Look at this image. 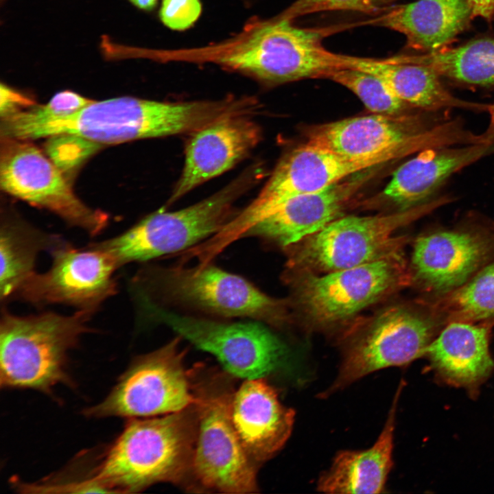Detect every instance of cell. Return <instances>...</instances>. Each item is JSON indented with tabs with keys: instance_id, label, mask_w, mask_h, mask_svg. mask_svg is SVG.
Instances as JSON below:
<instances>
[{
	"instance_id": "obj_1",
	"label": "cell",
	"mask_w": 494,
	"mask_h": 494,
	"mask_svg": "<svg viewBox=\"0 0 494 494\" xmlns=\"http://www.w3.org/2000/svg\"><path fill=\"white\" fill-rule=\"evenodd\" d=\"M198 430L194 405L180 412L129 419L89 473L102 493H134L193 477Z\"/></svg>"
},
{
	"instance_id": "obj_2",
	"label": "cell",
	"mask_w": 494,
	"mask_h": 494,
	"mask_svg": "<svg viewBox=\"0 0 494 494\" xmlns=\"http://www.w3.org/2000/svg\"><path fill=\"white\" fill-rule=\"evenodd\" d=\"M226 99L162 102L132 97L92 101L79 110L32 124L4 127L2 134L28 140L67 133L99 144L192 132L226 116Z\"/></svg>"
},
{
	"instance_id": "obj_3",
	"label": "cell",
	"mask_w": 494,
	"mask_h": 494,
	"mask_svg": "<svg viewBox=\"0 0 494 494\" xmlns=\"http://www.w3.org/2000/svg\"><path fill=\"white\" fill-rule=\"evenodd\" d=\"M136 298L222 317L249 318L280 325L287 303L272 297L244 277L209 263L193 267L152 266L134 279Z\"/></svg>"
},
{
	"instance_id": "obj_4",
	"label": "cell",
	"mask_w": 494,
	"mask_h": 494,
	"mask_svg": "<svg viewBox=\"0 0 494 494\" xmlns=\"http://www.w3.org/2000/svg\"><path fill=\"white\" fill-rule=\"evenodd\" d=\"M92 313L71 316L47 312L18 316L2 314L0 323V385L50 395L59 384L73 386L68 353L89 331Z\"/></svg>"
},
{
	"instance_id": "obj_5",
	"label": "cell",
	"mask_w": 494,
	"mask_h": 494,
	"mask_svg": "<svg viewBox=\"0 0 494 494\" xmlns=\"http://www.w3.org/2000/svg\"><path fill=\"white\" fill-rule=\"evenodd\" d=\"M353 26L300 27L277 17L252 28L221 52L216 61L268 84L318 78L328 70L342 67V54L327 49L323 39Z\"/></svg>"
},
{
	"instance_id": "obj_6",
	"label": "cell",
	"mask_w": 494,
	"mask_h": 494,
	"mask_svg": "<svg viewBox=\"0 0 494 494\" xmlns=\"http://www.w3.org/2000/svg\"><path fill=\"white\" fill-rule=\"evenodd\" d=\"M259 176L252 167L220 191L189 207L158 211L115 237L91 244L119 266L185 251L219 232L234 216L236 200Z\"/></svg>"
},
{
	"instance_id": "obj_7",
	"label": "cell",
	"mask_w": 494,
	"mask_h": 494,
	"mask_svg": "<svg viewBox=\"0 0 494 494\" xmlns=\"http://www.w3.org/2000/svg\"><path fill=\"white\" fill-rule=\"evenodd\" d=\"M307 141L353 160L391 161L427 148L473 144L478 136L458 120L431 126L418 115L374 113L313 126Z\"/></svg>"
},
{
	"instance_id": "obj_8",
	"label": "cell",
	"mask_w": 494,
	"mask_h": 494,
	"mask_svg": "<svg viewBox=\"0 0 494 494\" xmlns=\"http://www.w3.org/2000/svg\"><path fill=\"white\" fill-rule=\"evenodd\" d=\"M442 203L438 200L390 214L342 215L286 248L289 272H330L364 264L403 248L407 238L394 236L395 231Z\"/></svg>"
},
{
	"instance_id": "obj_9",
	"label": "cell",
	"mask_w": 494,
	"mask_h": 494,
	"mask_svg": "<svg viewBox=\"0 0 494 494\" xmlns=\"http://www.w3.org/2000/svg\"><path fill=\"white\" fill-rule=\"evenodd\" d=\"M198 430L193 477L204 488L231 494L257 491L255 463L244 449L233 426L231 405L234 391L215 374L193 379Z\"/></svg>"
},
{
	"instance_id": "obj_10",
	"label": "cell",
	"mask_w": 494,
	"mask_h": 494,
	"mask_svg": "<svg viewBox=\"0 0 494 494\" xmlns=\"http://www.w3.org/2000/svg\"><path fill=\"white\" fill-rule=\"evenodd\" d=\"M403 248L352 268L323 274L305 272L294 280L298 307L317 326L352 318L412 281Z\"/></svg>"
},
{
	"instance_id": "obj_11",
	"label": "cell",
	"mask_w": 494,
	"mask_h": 494,
	"mask_svg": "<svg viewBox=\"0 0 494 494\" xmlns=\"http://www.w3.org/2000/svg\"><path fill=\"white\" fill-rule=\"evenodd\" d=\"M180 337L135 358L99 403L85 408L91 418H146L174 413L196 403L192 374L184 366Z\"/></svg>"
},
{
	"instance_id": "obj_12",
	"label": "cell",
	"mask_w": 494,
	"mask_h": 494,
	"mask_svg": "<svg viewBox=\"0 0 494 494\" xmlns=\"http://www.w3.org/2000/svg\"><path fill=\"white\" fill-rule=\"evenodd\" d=\"M136 301L150 320L164 324L198 349L212 354L235 377L264 378L285 360L286 346L258 321L220 322L176 313L145 299Z\"/></svg>"
},
{
	"instance_id": "obj_13",
	"label": "cell",
	"mask_w": 494,
	"mask_h": 494,
	"mask_svg": "<svg viewBox=\"0 0 494 494\" xmlns=\"http://www.w3.org/2000/svg\"><path fill=\"white\" fill-rule=\"evenodd\" d=\"M387 161L345 158L307 141L281 158L258 196L226 224L223 233L236 242L286 200L322 190Z\"/></svg>"
},
{
	"instance_id": "obj_14",
	"label": "cell",
	"mask_w": 494,
	"mask_h": 494,
	"mask_svg": "<svg viewBox=\"0 0 494 494\" xmlns=\"http://www.w3.org/2000/svg\"><path fill=\"white\" fill-rule=\"evenodd\" d=\"M434 332L433 319L414 307L396 305L381 310L351 339L338 375L324 395L376 370L424 356Z\"/></svg>"
},
{
	"instance_id": "obj_15",
	"label": "cell",
	"mask_w": 494,
	"mask_h": 494,
	"mask_svg": "<svg viewBox=\"0 0 494 494\" xmlns=\"http://www.w3.org/2000/svg\"><path fill=\"white\" fill-rule=\"evenodd\" d=\"M0 184L6 193L46 209L91 235L107 225L108 215L73 193L62 172L27 140L1 137Z\"/></svg>"
},
{
	"instance_id": "obj_16",
	"label": "cell",
	"mask_w": 494,
	"mask_h": 494,
	"mask_svg": "<svg viewBox=\"0 0 494 494\" xmlns=\"http://www.w3.org/2000/svg\"><path fill=\"white\" fill-rule=\"evenodd\" d=\"M51 252L50 268L34 272L15 295L33 304H64L93 314L115 294L113 274L119 266L108 252L92 245L78 249L66 244Z\"/></svg>"
},
{
	"instance_id": "obj_17",
	"label": "cell",
	"mask_w": 494,
	"mask_h": 494,
	"mask_svg": "<svg viewBox=\"0 0 494 494\" xmlns=\"http://www.w3.org/2000/svg\"><path fill=\"white\" fill-rule=\"evenodd\" d=\"M493 250V239L477 231H437L419 237L412 252V279L427 291L448 292L464 284Z\"/></svg>"
},
{
	"instance_id": "obj_18",
	"label": "cell",
	"mask_w": 494,
	"mask_h": 494,
	"mask_svg": "<svg viewBox=\"0 0 494 494\" xmlns=\"http://www.w3.org/2000/svg\"><path fill=\"white\" fill-rule=\"evenodd\" d=\"M248 116L224 117L193 133L186 146L183 172L168 204L231 169L257 145L261 130Z\"/></svg>"
},
{
	"instance_id": "obj_19",
	"label": "cell",
	"mask_w": 494,
	"mask_h": 494,
	"mask_svg": "<svg viewBox=\"0 0 494 494\" xmlns=\"http://www.w3.org/2000/svg\"><path fill=\"white\" fill-rule=\"evenodd\" d=\"M322 190L286 200L255 225L246 237H257L287 248L342 216L348 203L371 176L367 170Z\"/></svg>"
},
{
	"instance_id": "obj_20",
	"label": "cell",
	"mask_w": 494,
	"mask_h": 494,
	"mask_svg": "<svg viewBox=\"0 0 494 494\" xmlns=\"http://www.w3.org/2000/svg\"><path fill=\"white\" fill-rule=\"evenodd\" d=\"M231 419L240 443L255 463L272 457L289 438L294 411L283 405L264 378L246 379L234 392Z\"/></svg>"
},
{
	"instance_id": "obj_21",
	"label": "cell",
	"mask_w": 494,
	"mask_h": 494,
	"mask_svg": "<svg viewBox=\"0 0 494 494\" xmlns=\"http://www.w3.org/2000/svg\"><path fill=\"white\" fill-rule=\"evenodd\" d=\"M491 326L451 322L430 342L424 356L440 384L463 388L472 399L478 396L480 386L494 372L489 351Z\"/></svg>"
},
{
	"instance_id": "obj_22",
	"label": "cell",
	"mask_w": 494,
	"mask_h": 494,
	"mask_svg": "<svg viewBox=\"0 0 494 494\" xmlns=\"http://www.w3.org/2000/svg\"><path fill=\"white\" fill-rule=\"evenodd\" d=\"M427 148L400 165L379 194L397 211L420 206L454 173L494 151V143Z\"/></svg>"
},
{
	"instance_id": "obj_23",
	"label": "cell",
	"mask_w": 494,
	"mask_h": 494,
	"mask_svg": "<svg viewBox=\"0 0 494 494\" xmlns=\"http://www.w3.org/2000/svg\"><path fill=\"white\" fill-rule=\"evenodd\" d=\"M471 17L466 0H418L387 6L377 16L362 23L401 33L407 47L427 53L447 47Z\"/></svg>"
},
{
	"instance_id": "obj_24",
	"label": "cell",
	"mask_w": 494,
	"mask_h": 494,
	"mask_svg": "<svg viewBox=\"0 0 494 494\" xmlns=\"http://www.w3.org/2000/svg\"><path fill=\"white\" fill-rule=\"evenodd\" d=\"M342 63L343 67L375 75L412 107L428 112L452 108L476 111L488 109L489 104L454 96L443 85L436 73L424 65L405 61L401 56L373 58L342 54Z\"/></svg>"
},
{
	"instance_id": "obj_25",
	"label": "cell",
	"mask_w": 494,
	"mask_h": 494,
	"mask_svg": "<svg viewBox=\"0 0 494 494\" xmlns=\"http://www.w3.org/2000/svg\"><path fill=\"white\" fill-rule=\"evenodd\" d=\"M403 385L401 381L384 428L373 445L362 451H340L329 470L319 478V491L337 494H375L384 491L393 464L396 412Z\"/></svg>"
},
{
	"instance_id": "obj_26",
	"label": "cell",
	"mask_w": 494,
	"mask_h": 494,
	"mask_svg": "<svg viewBox=\"0 0 494 494\" xmlns=\"http://www.w3.org/2000/svg\"><path fill=\"white\" fill-rule=\"evenodd\" d=\"M62 243L26 225L5 222L0 233V296L1 301L14 296L34 272L37 255Z\"/></svg>"
},
{
	"instance_id": "obj_27",
	"label": "cell",
	"mask_w": 494,
	"mask_h": 494,
	"mask_svg": "<svg viewBox=\"0 0 494 494\" xmlns=\"http://www.w3.org/2000/svg\"><path fill=\"white\" fill-rule=\"evenodd\" d=\"M401 57L405 61L430 68L440 77L471 85H494L493 38L476 39L457 47Z\"/></svg>"
},
{
	"instance_id": "obj_28",
	"label": "cell",
	"mask_w": 494,
	"mask_h": 494,
	"mask_svg": "<svg viewBox=\"0 0 494 494\" xmlns=\"http://www.w3.org/2000/svg\"><path fill=\"white\" fill-rule=\"evenodd\" d=\"M436 318L447 322L478 321L494 317V263L466 284L445 293L431 306Z\"/></svg>"
},
{
	"instance_id": "obj_29",
	"label": "cell",
	"mask_w": 494,
	"mask_h": 494,
	"mask_svg": "<svg viewBox=\"0 0 494 494\" xmlns=\"http://www.w3.org/2000/svg\"><path fill=\"white\" fill-rule=\"evenodd\" d=\"M328 79L355 94L364 106L375 114H407L410 106L399 99L379 78L370 73L349 67L328 70L319 78Z\"/></svg>"
},
{
	"instance_id": "obj_30",
	"label": "cell",
	"mask_w": 494,
	"mask_h": 494,
	"mask_svg": "<svg viewBox=\"0 0 494 494\" xmlns=\"http://www.w3.org/2000/svg\"><path fill=\"white\" fill-rule=\"evenodd\" d=\"M93 100L75 92L64 91L54 95L44 105H34L1 118V126L36 123L48 119L71 115L90 104Z\"/></svg>"
},
{
	"instance_id": "obj_31",
	"label": "cell",
	"mask_w": 494,
	"mask_h": 494,
	"mask_svg": "<svg viewBox=\"0 0 494 494\" xmlns=\"http://www.w3.org/2000/svg\"><path fill=\"white\" fill-rule=\"evenodd\" d=\"M48 137L45 152L62 172L75 168L102 145L73 134L62 133Z\"/></svg>"
},
{
	"instance_id": "obj_32",
	"label": "cell",
	"mask_w": 494,
	"mask_h": 494,
	"mask_svg": "<svg viewBox=\"0 0 494 494\" xmlns=\"http://www.w3.org/2000/svg\"><path fill=\"white\" fill-rule=\"evenodd\" d=\"M327 11H353L377 14L364 0H296L279 18L292 21L306 14Z\"/></svg>"
},
{
	"instance_id": "obj_33",
	"label": "cell",
	"mask_w": 494,
	"mask_h": 494,
	"mask_svg": "<svg viewBox=\"0 0 494 494\" xmlns=\"http://www.w3.org/2000/svg\"><path fill=\"white\" fill-rule=\"evenodd\" d=\"M201 12L200 0H162L159 18L166 27L180 31L190 27Z\"/></svg>"
},
{
	"instance_id": "obj_34",
	"label": "cell",
	"mask_w": 494,
	"mask_h": 494,
	"mask_svg": "<svg viewBox=\"0 0 494 494\" xmlns=\"http://www.w3.org/2000/svg\"><path fill=\"white\" fill-rule=\"evenodd\" d=\"M0 113L1 118L10 116L35 105L34 102L23 93L16 91L3 83L0 86Z\"/></svg>"
},
{
	"instance_id": "obj_35",
	"label": "cell",
	"mask_w": 494,
	"mask_h": 494,
	"mask_svg": "<svg viewBox=\"0 0 494 494\" xmlns=\"http://www.w3.org/2000/svg\"><path fill=\"white\" fill-rule=\"evenodd\" d=\"M472 16L491 19L494 16V0H466Z\"/></svg>"
},
{
	"instance_id": "obj_36",
	"label": "cell",
	"mask_w": 494,
	"mask_h": 494,
	"mask_svg": "<svg viewBox=\"0 0 494 494\" xmlns=\"http://www.w3.org/2000/svg\"><path fill=\"white\" fill-rule=\"evenodd\" d=\"M487 112L489 114V125L481 137L483 141L487 144L494 143V102L489 104Z\"/></svg>"
},
{
	"instance_id": "obj_37",
	"label": "cell",
	"mask_w": 494,
	"mask_h": 494,
	"mask_svg": "<svg viewBox=\"0 0 494 494\" xmlns=\"http://www.w3.org/2000/svg\"><path fill=\"white\" fill-rule=\"evenodd\" d=\"M365 3L372 8L375 12L379 14L385 10L386 5L396 0H364Z\"/></svg>"
},
{
	"instance_id": "obj_38",
	"label": "cell",
	"mask_w": 494,
	"mask_h": 494,
	"mask_svg": "<svg viewBox=\"0 0 494 494\" xmlns=\"http://www.w3.org/2000/svg\"><path fill=\"white\" fill-rule=\"evenodd\" d=\"M133 5L144 11H151L156 5L158 0H128Z\"/></svg>"
},
{
	"instance_id": "obj_39",
	"label": "cell",
	"mask_w": 494,
	"mask_h": 494,
	"mask_svg": "<svg viewBox=\"0 0 494 494\" xmlns=\"http://www.w3.org/2000/svg\"><path fill=\"white\" fill-rule=\"evenodd\" d=\"M5 0H1V2L4 1Z\"/></svg>"
}]
</instances>
